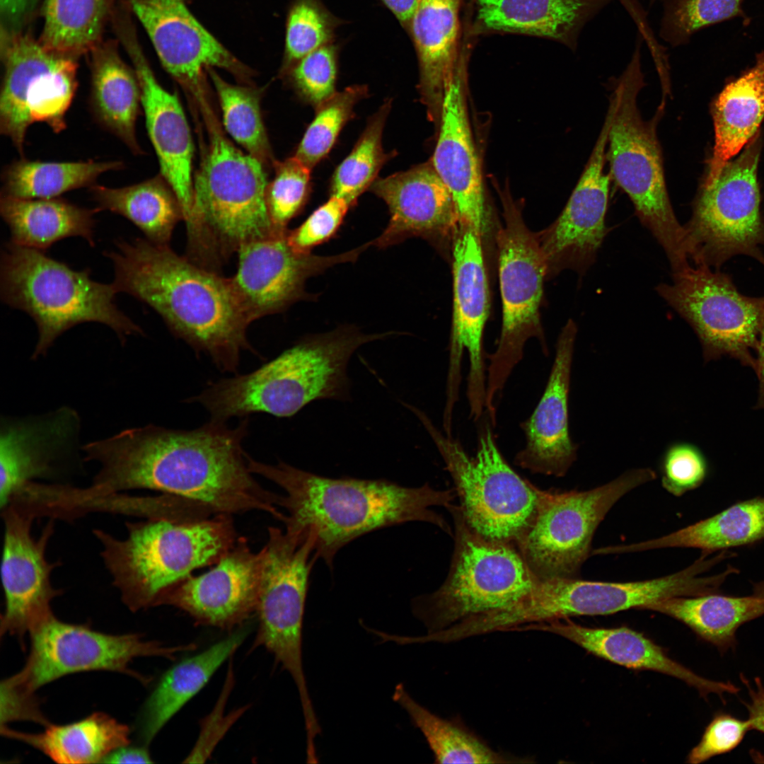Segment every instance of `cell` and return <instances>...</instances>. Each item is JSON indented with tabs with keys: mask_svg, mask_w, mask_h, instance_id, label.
<instances>
[{
	"mask_svg": "<svg viewBox=\"0 0 764 764\" xmlns=\"http://www.w3.org/2000/svg\"><path fill=\"white\" fill-rule=\"evenodd\" d=\"M210 420L192 430L156 425L125 429L82 447L86 461L100 469L88 487L102 497L148 489L199 504L214 514L251 510L282 521V497L252 476L242 443L248 420L229 428Z\"/></svg>",
	"mask_w": 764,
	"mask_h": 764,
	"instance_id": "obj_1",
	"label": "cell"
},
{
	"mask_svg": "<svg viewBox=\"0 0 764 764\" xmlns=\"http://www.w3.org/2000/svg\"><path fill=\"white\" fill-rule=\"evenodd\" d=\"M105 253L112 262V282L146 303L172 332L222 371L236 373L242 351L250 349L249 323L229 278L174 253L168 245L136 238L118 240Z\"/></svg>",
	"mask_w": 764,
	"mask_h": 764,
	"instance_id": "obj_2",
	"label": "cell"
},
{
	"mask_svg": "<svg viewBox=\"0 0 764 764\" xmlns=\"http://www.w3.org/2000/svg\"><path fill=\"white\" fill-rule=\"evenodd\" d=\"M250 471L279 485L285 531L311 532L315 554L330 568L337 552L368 533L410 521L427 522L451 535L445 519L432 508H446L455 489L439 490L426 483L410 487L387 480L330 478L284 462L268 465L248 455Z\"/></svg>",
	"mask_w": 764,
	"mask_h": 764,
	"instance_id": "obj_3",
	"label": "cell"
},
{
	"mask_svg": "<svg viewBox=\"0 0 764 764\" xmlns=\"http://www.w3.org/2000/svg\"><path fill=\"white\" fill-rule=\"evenodd\" d=\"M366 334L352 325L306 337L253 372L210 383L190 402L201 404L211 420L265 412L290 417L319 399L349 397L347 365L364 344L395 335Z\"/></svg>",
	"mask_w": 764,
	"mask_h": 764,
	"instance_id": "obj_4",
	"label": "cell"
},
{
	"mask_svg": "<svg viewBox=\"0 0 764 764\" xmlns=\"http://www.w3.org/2000/svg\"><path fill=\"white\" fill-rule=\"evenodd\" d=\"M119 539L93 531L123 603L132 611L159 606L165 595L195 570L215 565L237 538L231 514L212 518H148L126 523Z\"/></svg>",
	"mask_w": 764,
	"mask_h": 764,
	"instance_id": "obj_5",
	"label": "cell"
},
{
	"mask_svg": "<svg viewBox=\"0 0 764 764\" xmlns=\"http://www.w3.org/2000/svg\"><path fill=\"white\" fill-rule=\"evenodd\" d=\"M199 109L209 146L193 181L194 226L187 237L190 258L207 262L247 242L283 234L269 217L264 164L226 138L208 100Z\"/></svg>",
	"mask_w": 764,
	"mask_h": 764,
	"instance_id": "obj_6",
	"label": "cell"
},
{
	"mask_svg": "<svg viewBox=\"0 0 764 764\" xmlns=\"http://www.w3.org/2000/svg\"><path fill=\"white\" fill-rule=\"evenodd\" d=\"M113 284L93 280L88 270H75L45 251L10 241L1 257V296L12 308L26 312L35 322L38 340L32 354L45 356L55 340L83 323L105 324L122 344L142 329L120 311Z\"/></svg>",
	"mask_w": 764,
	"mask_h": 764,
	"instance_id": "obj_7",
	"label": "cell"
},
{
	"mask_svg": "<svg viewBox=\"0 0 764 764\" xmlns=\"http://www.w3.org/2000/svg\"><path fill=\"white\" fill-rule=\"evenodd\" d=\"M638 45L613 91L615 112L608 133L611 175L632 201L639 221L664 249L673 273L690 265L684 226L671 206L664 177L657 125L663 97L654 117L644 120L637 98L644 86Z\"/></svg>",
	"mask_w": 764,
	"mask_h": 764,
	"instance_id": "obj_8",
	"label": "cell"
},
{
	"mask_svg": "<svg viewBox=\"0 0 764 764\" xmlns=\"http://www.w3.org/2000/svg\"><path fill=\"white\" fill-rule=\"evenodd\" d=\"M454 524L450 569L434 591L411 603L427 633L444 630L467 618L509 606L538 581L511 543L485 538L465 522L460 506L446 507Z\"/></svg>",
	"mask_w": 764,
	"mask_h": 764,
	"instance_id": "obj_9",
	"label": "cell"
},
{
	"mask_svg": "<svg viewBox=\"0 0 764 764\" xmlns=\"http://www.w3.org/2000/svg\"><path fill=\"white\" fill-rule=\"evenodd\" d=\"M435 444L455 485L467 524L488 540L514 544L536 513L540 490L508 464L487 421L479 430L475 456L442 434L424 413L413 408Z\"/></svg>",
	"mask_w": 764,
	"mask_h": 764,
	"instance_id": "obj_10",
	"label": "cell"
},
{
	"mask_svg": "<svg viewBox=\"0 0 764 764\" xmlns=\"http://www.w3.org/2000/svg\"><path fill=\"white\" fill-rule=\"evenodd\" d=\"M504 226L497 233L502 323L495 351L488 356L485 408L496 417L495 399L522 359L528 340H538L548 355L540 308L547 266L537 233L526 226L520 204L502 193Z\"/></svg>",
	"mask_w": 764,
	"mask_h": 764,
	"instance_id": "obj_11",
	"label": "cell"
},
{
	"mask_svg": "<svg viewBox=\"0 0 764 764\" xmlns=\"http://www.w3.org/2000/svg\"><path fill=\"white\" fill-rule=\"evenodd\" d=\"M316 538L308 532L298 535L277 527L268 528L261 550L262 577L256 612L258 628L253 647H262L294 680L304 722L315 724L302 660V628L309 577L318 557Z\"/></svg>",
	"mask_w": 764,
	"mask_h": 764,
	"instance_id": "obj_12",
	"label": "cell"
},
{
	"mask_svg": "<svg viewBox=\"0 0 764 764\" xmlns=\"http://www.w3.org/2000/svg\"><path fill=\"white\" fill-rule=\"evenodd\" d=\"M656 478L652 468H640L588 490H540L536 515L516 544L531 572L539 579L579 577L594 533L611 508Z\"/></svg>",
	"mask_w": 764,
	"mask_h": 764,
	"instance_id": "obj_13",
	"label": "cell"
},
{
	"mask_svg": "<svg viewBox=\"0 0 764 764\" xmlns=\"http://www.w3.org/2000/svg\"><path fill=\"white\" fill-rule=\"evenodd\" d=\"M761 145L758 132L714 181L701 184L684 226L693 265L719 270L739 255L763 262L764 219L757 178Z\"/></svg>",
	"mask_w": 764,
	"mask_h": 764,
	"instance_id": "obj_14",
	"label": "cell"
},
{
	"mask_svg": "<svg viewBox=\"0 0 764 764\" xmlns=\"http://www.w3.org/2000/svg\"><path fill=\"white\" fill-rule=\"evenodd\" d=\"M656 291L692 327L705 362L729 357L755 369L764 296L743 295L729 274L692 264Z\"/></svg>",
	"mask_w": 764,
	"mask_h": 764,
	"instance_id": "obj_15",
	"label": "cell"
},
{
	"mask_svg": "<svg viewBox=\"0 0 764 764\" xmlns=\"http://www.w3.org/2000/svg\"><path fill=\"white\" fill-rule=\"evenodd\" d=\"M0 42V132L23 156L33 123L44 122L55 133L66 128L78 87V59L46 49L26 31Z\"/></svg>",
	"mask_w": 764,
	"mask_h": 764,
	"instance_id": "obj_16",
	"label": "cell"
},
{
	"mask_svg": "<svg viewBox=\"0 0 764 764\" xmlns=\"http://www.w3.org/2000/svg\"><path fill=\"white\" fill-rule=\"evenodd\" d=\"M30 653L23 668L3 682L24 694L34 695L42 685L60 677L88 671L128 673L142 682L146 679L129 668L137 657L161 656L175 659L196 644L168 646L147 640L139 634L112 635L85 625L61 621L53 615L30 633Z\"/></svg>",
	"mask_w": 764,
	"mask_h": 764,
	"instance_id": "obj_17",
	"label": "cell"
},
{
	"mask_svg": "<svg viewBox=\"0 0 764 764\" xmlns=\"http://www.w3.org/2000/svg\"><path fill=\"white\" fill-rule=\"evenodd\" d=\"M482 236L472 227L459 224L453 240V315L443 419L453 421L459 398L461 359L468 353L467 398L470 416L478 421L485 408L486 378L482 337L490 311V294L482 247Z\"/></svg>",
	"mask_w": 764,
	"mask_h": 764,
	"instance_id": "obj_18",
	"label": "cell"
},
{
	"mask_svg": "<svg viewBox=\"0 0 764 764\" xmlns=\"http://www.w3.org/2000/svg\"><path fill=\"white\" fill-rule=\"evenodd\" d=\"M712 566V559L701 555L679 572L644 581L613 582L579 577L540 579L533 590L534 607L539 620L546 623L644 609L670 597L714 594L720 586L719 575L701 576Z\"/></svg>",
	"mask_w": 764,
	"mask_h": 764,
	"instance_id": "obj_19",
	"label": "cell"
},
{
	"mask_svg": "<svg viewBox=\"0 0 764 764\" xmlns=\"http://www.w3.org/2000/svg\"><path fill=\"white\" fill-rule=\"evenodd\" d=\"M287 233L247 242L237 250L238 270L229 279L249 324L306 299L308 278L336 265L355 261L372 245L370 241L333 255L301 253L289 245Z\"/></svg>",
	"mask_w": 764,
	"mask_h": 764,
	"instance_id": "obj_20",
	"label": "cell"
},
{
	"mask_svg": "<svg viewBox=\"0 0 764 764\" xmlns=\"http://www.w3.org/2000/svg\"><path fill=\"white\" fill-rule=\"evenodd\" d=\"M1 510L5 528L1 565L5 610L1 634L22 639L54 615L51 602L62 593L51 583L57 564L49 562L45 554L54 524L50 520L36 538L31 527L37 516L31 509L13 501Z\"/></svg>",
	"mask_w": 764,
	"mask_h": 764,
	"instance_id": "obj_21",
	"label": "cell"
},
{
	"mask_svg": "<svg viewBox=\"0 0 764 764\" xmlns=\"http://www.w3.org/2000/svg\"><path fill=\"white\" fill-rule=\"evenodd\" d=\"M615 109L610 100L601 131L584 171L557 219L536 233L547 278L570 269L584 274L596 260L608 233L606 225L610 176L604 171L608 133Z\"/></svg>",
	"mask_w": 764,
	"mask_h": 764,
	"instance_id": "obj_22",
	"label": "cell"
},
{
	"mask_svg": "<svg viewBox=\"0 0 764 764\" xmlns=\"http://www.w3.org/2000/svg\"><path fill=\"white\" fill-rule=\"evenodd\" d=\"M112 25L137 75L149 137L162 177L178 200L188 233L194 226L193 145L185 112L177 96L166 91L157 81L139 42L131 18L119 17Z\"/></svg>",
	"mask_w": 764,
	"mask_h": 764,
	"instance_id": "obj_23",
	"label": "cell"
},
{
	"mask_svg": "<svg viewBox=\"0 0 764 764\" xmlns=\"http://www.w3.org/2000/svg\"><path fill=\"white\" fill-rule=\"evenodd\" d=\"M120 1L143 25L163 68L193 97L204 90V69L221 68L244 81L251 76L195 18L185 0Z\"/></svg>",
	"mask_w": 764,
	"mask_h": 764,
	"instance_id": "obj_24",
	"label": "cell"
},
{
	"mask_svg": "<svg viewBox=\"0 0 764 764\" xmlns=\"http://www.w3.org/2000/svg\"><path fill=\"white\" fill-rule=\"evenodd\" d=\"M369 190L386 202L390 213L387 226L372 240L373 245L387 248L418 237L441 253L451 249L459 216L431 161L376 178Z\"/></svg>",
	"mask_w": 764,
	"mask_h": 764,
	"instance_id": "obj_25",
	"label": "cell"
},
{
	"mask_svg": "<svg viewBox=\"0 0 764 764\" xmlns=\"http://www.w3.org/2000/svg\"><path fill=\"white\" fill-rule=\"evenodd\" d=\"M262 564L261 550L253 552L240 538L208 572L172 588L161 606L176 607L202 625L226 630L241 625L257 610Z\"/></svg>",
	"mask_w": 764,
	"mask_h": 764,
	"instance_id": "obj_26",
	"label": "cell"
},
{
	"mask_svg": "<svg viewBox=\"0 0 764 764\" xmlns=\"http://www.w3.org/2000/svg\"><path fill=\"white\" fill-rule=\"evenodd\" d=\"M577 327L569 319L558 336L544 393L531 415L521 424L526 445L514 460L533 473L565 476L577 458L569 432V392Z\"/></svg>",
	"mask_w": 764,
	"mask_h": 764,
	"instance_id": "obj_27",
	"label": "cell"
},
{
	"mask_svg": "<svg viewBox=\"0 0 764 764\" xmlns=\"http://www.w3.org/2000/svg\"><path fill=\"white\" fill-rule=\"evenodd\" d=\"M463 62L461 61L443 98L439 134L431 163L448 189L459 224L482 237L487 226L481 168L468 120Z\"/></svg>",
	"mask_w": 764,
	"mask_h": 764,
	"instance_id": "obj_28",
	"label": "cell"
},
{
	"mask_svg": "<svg viewBox=\"0 0 764 764\" xmlns=\"http://www.w3.org/2000/svg\"><path fill=\"white\" fill-rule=\"evenodd\" d=\"M80 419L71 408L22 419L2 418L0 433V504L34 479L51 477L75 451Z\"/></svg>",
	"mask_w": 764,
	"mask_h": 764,
	"instance_id": "obj_29",
	"label": "cell"
},
{
	"mask_svg": "<svg viewBox=\"0 0 764 764\" xmlns=\"http://www.w3.org/2000/svg\"><path fill=\"white\" fill-rule=\"evenodd\" d=\"M517 631H542L562 636L588 652L627 668L649 670L680 679L696 688L702 697L736 694L731 682L716 681L696 674L670 658L663 649L643 634L626 627H589L569 618L524 625Z\"/></svg>",
	"mask_w": 764,
	"mask_h": 764,
	"instance_id": "obj_30",
	"label": "cell"
},
{
	"mask_svg": "<svg viewBox=\"0 0 764 764\" xmlns=\"http://www.w3.org/2000/svg\"><path fill=\"white\" fill-rule=\"evenodd\" d=\"M461 0H419L409 30L419 66V89L431 120L439 124L445 90L458 57Z\"/></svg>",
	"mask_w": 764,
	"mask_h": 764,
	"instance_id": "obj_31",
	"label": "cell"
},
{
	"mask_svg": "<svg viewBox=\"0 0 764 764\" xmlns=\"http://www.w3.org/2000/svg\"><path fill=\"white\" fill-rule=\"evenodd\" d=\"M481 30L546 37L575 48L579 34L610 0H473Z\"/></svg>",
	"mask_w": 764,
	"mask_h": 764,
	"instance_id": "obj_32",
	"label": "cell"
},
{
	"mask_svg": "<svg viewBox=\"0 0 764 764\" xmlns=\"http://www.w3.org/2000/svg\"><path fill=\"white\" fill-rule=\"evenodd\" d=\"M115 40L102 41L88 54L90 108L96 122L134 154H142L136 133L141 105L137 75L122 59Z\"/></svg>",
	"mask_w": 764,
	"mask_h": 764,
	"instance_id": "obj_33",
	"label": "cell"
},
{
	"mask_svg": "<svg viewBox=\"0 0 764 764\" xmlns=\"http://www.w3.org/2000/svg\"><path fill=\"white\" fill-rule=\"evenodd\" d=\"M248 635L241 627L204 651L168 670L146 700L138 722L139 734L149 743L164 725L200 690Z\"/></svg>",
	"mask_w": 764,
	"mask_h": 764,
	"instance_id": "obj_34",
	"label": "cell"
},
{
	"mask_svg": "<svg viewBox=\"0 0 764 764\" xmlns=\"http://www.w3.org/2000/svg\"><path fill=\"white\" fill-rule=\"evenodd\" d=\"M712 114L714 145L703 184L714 181L725 163L758 132L764 118V53L752 68L724 87Z\"/></svg>",
	"mask_w": 764,
	"mask_h": 764,
	"instance_id": "obj_35",
	"label": "cell"
},
{
	"mask_svg": "<svg viewBox=\"0 0 764 764\" xmlns=\"http://www.w3.org/2000/svg\"><path fill=\"white\" fill-rule=\"evenodd\" d=\"M763 539L764 497H758L736 503L666 536L628 545L606 546L603 552L615 555L666 548H691L711 554Z\"/></svg>",
	"mask_w": 764,
	"mask_h": 764,
	"instance_id": "obj_36",
	"label": "cell"
},
{
	"mask_svg": "<svg viewBox=\"0 0 764 764\" xmlns=\"http://www.w3.org/2000/svg\"><path fill=\"white\" fill-rule=\"evenodd\" d=\"M99 211L66 199H19L1 195L0 212L15 244L45 251L54 243L81 236L93 246L94 214Z\"/></svg>",
	"mask_w": 764,
	"mask_h": 764,
	"instance_id": "obj_37",
	"label": "cell"
},
{
	"mask_svg": "<svg viewBox=\"0 0 764 764\" xmlns=\"http://www.w3.org/2000/svg\"><path fill=\"white\" fill-rule=\"evenodd\" d=\"M1 729L5 736L26 743L59 763H101L129 741L128 727L101 712L73 723L47 725L40 733L18 731L6 726Z\"/></svg>",
	"mask_w": 764,
	"mask_h": 764,
	"instance_id": "obj_38",
	"label": "cell"
},
{
	"mask_svg": "<svg viewBox=\"0 0 764 764\" xmlns=\"http://www.w3.org/2000/svg\"><path fill=\"white\" fill-rule=\"evenodd\" d=\"M644 609L672 617L697 635L726 652L736 645V632L743 624L764 615V598L729 596L718 593L675 596L657 601Z\"/></svg>",
	"mask_w": 764,
	"mask_h": 764,
	"instance_id": "obj_39",
	"label": "cell"
},
{
	"mask_svg": "<svg viewBox=\"0 0 764 764\" xmlns=\"http://www.w3.org/2000/svg\"><path fill=\"white\" fill-rule=\"evenodd\" d=\"M89 192L99 210L123 216L156 244L168 245L183 219L178 200L163 177L118 188L95 184Z\"/></svg>",
	"mask_w": 764,
	"mask_h": 764,
	"instance_id": "obj_40",
	"label": "cell"
},
{
	"mask_svg": "<svg viewBox=\"0 0 764 764\" xmlns=\"http://www.w3.org/2000/svg\"><path fill=\"white\" fill-rule=\"evenodd\" d=\"M120 161H42L25 158L2 171L1 195L19 199H50L81 187H90L109 171L120 170Z\"/></svg>",
	"mask_w": 764,
	"mask_h": 764,
	"instance_id": "obj_41",
	"label": "cell"
},
{
	"mask_svg": "<svg viewBox=\"0 0 764 764\" xmlns=\"http://www.w3.org/2000/svg\"><path fill=\"white\" fill-rule=\"evenodd\" d=\"M111 0H45L38 40L46 49L79 59L102 40Z\"/></svg>",
	"mask_w": 764,
	"mask_h": 764,
	"instance_id": "obj_42",
	"label": "cell"
},
{
	"mask_svg": "<svg viewBox=\"0 0 764 764\" xmlns=\"http://www.w3.org/2000/svg\"><path fill=\"white\" fill-rule=\"evenodd\" d=\"M412 724L424 735L437 763H509L510 758L499 753L469 731L431 712L416 702L402 683L393 694Z\"/></svg>",
	"mask_w": 764,
	"mask_h": 764,
	"instance_id": "obj_43",
	"label": "cell"
},
{
	"mask_svg": "<svg viewBox=\"0 0 764 764\" xmlns=\"http://www.w3.org/2000/svg\"><path fill=\"white\" fill-rule=\"evenodd\" d=\"M391 101L384 103L369 119L350 154L335 169L330 184V195L345 199L350 205L370 188L390 158L382 146V135Z\"/></svg>",
	"mask_w": 764,
	"mask_h": 764,
	"instance_id": "obj_44",
	"label": "cell"
},
{
	"mask_svg": "<svg viewBox=\"0 0 764 764\" xmlns=\"http://www.w3.org/2000/svg\"><path fill=\"white\" fill-rule=\"evenodd\" d=\"M207 70L220 102L227 132L264 165L273 162L261 117L258 93L250 88L225 81L212 68Z\"/></svg>",
	"mask_w": 764,
	"mask_h": 764,
	"instance_id": "obj_45",
	"label": "cell"
},
{
	"mask_svg": "<svg viewBox=\"0 0 764 764\" xmlns=\"http://www.w3.org/2000/svg\"><path fill=\"white\" fill-rule=\"evenodd\" d=\"M366 93V86H351L335 92L317 107L315 117L306 129L294 156L311 170L316 166L330 152L342 127L352 117L355 105Z\"/></svg>",
	"mask_w": 764,
	"mask_h": 764,
	"instance_id": "obj_46",
	"label": "cell"
},
{
	"mask_svg": "<svg viewBox=\"0 0 764 764\" xmlns=\"http://www.w3.org/2000/svg\"><path fill=\"white\" fill-rule=\"evenodd\" d=\"M340 23L321 0H294L287 16L282 73L286 74L303 57L332 43Z\"/></svg>",
	"mask_w": 764,
	"mask_h": 764,
	"instance_id": "obj_47",
	"label": "cell"
},
{
	"mask_svg": "<svg viewBox=\"0 0 764 764\" xmlns=\"http://www.w3.org/2000/svg\"><path fill=\"white\" fill-rule=\"evenodd\" d=\"M742 0H664L660 37L672 46L698 30L736 15Z\"/></svg>",
	"mask_w": 764,
	"mask_h": 764,
	"instance_id": "obj_48",
	"label": "cell"
},
{
	"mask_svg": "<svg viewBox=\"0 0 764 764\" xmlns=\"http://www.w3.org/2000/svg\"><path fill=\"white\" fill-rule=\"evenodd\" d=\"M311 169L294 156L275 164V175L266 188L269 217L277 234L286 233L289 222L299 214L309 191Z\"/></svg>",
	"mask_w": 764,
	"mask_h": 764,
	"instance_id": "obj_49",
	"label": "cell"
},
{
	"mask_svg": "<svg viewBox=\"0 0 764 764\" xmlns=\"http://www.w3.org/2000/svg\"><path fill=\"white\" fill-rule=\"evenodd\" d=\"M337 46L325 45L299 60L287 75L299 95L316 108L335 93Z\"/></svg>",
	"mask_w": 764,
	"mask_h": 764,
	"instance_id": "obj_50",
	"label": "cell"
},
{
	"mask_svg": "<svg viewBox=\"0 0 764 764\" xmlns=\"http://www.w3.org/2000/svg\"><path fill=\"white\" fill-rule=\"evenodd\" d=\"M661 472L662 487L670 494L680 497L702 484L707 474V463L697 446L685 442L676 443L665 451Z\"/></svg>",
	"mask_w": 764,
	"mask_h": 764,
	"instance_id": "obj_51",
	"label": "cell"
},
{
	"mask_svg": "<svg viewBox=\"0 0 764 764\" xmlns=\"http://www.w3.org/2000/svg\"><path fill=\"white\" fill-rule=\"evenodd\" d=\"M350 207L345 199L330 195L299 227L288 231L289 245L298 253H311L314 247L334 236Z\"/></svg>",
	"mask_w": 764,
	"mask_h": 764,
	"instance_id": "obj_52",
	"label": "cell"
},
{
	"mask_svg": "<svg viewBox=\"0 0 764 764\" xmlns=\"http://www.w3.org/2000/svg\"><path fill=\"white\" fill-rule=\"evenodd\" d=\"M750 730L748 719L741 720L726 712L715 714L700 742L689 753L687 763H701L733 751Z\"/></svg>",
	"mask_w": 764,
	"mask_h": 764,
	"instance_id": "obj_53",
	"label": "cell"
},
{
	"mask_svg": "<svg viewBox=\"0 0 764 764\" xmlns=\"http://www.w3.org/2000/svg\"><path fill=\"white\" fill-rule=\"evenodd\" d=\"M233 672L229 673L224 690L214 710L203 720L199 736L190 755L184 762H204L207 759L219 741L224 736L232 724L243 713L245 708L224 714V704L233 685Z\"/></svg>",
	"mask_w": 764,
	"mask_h": 764,
	"instance_id": "obj_54",
	"label": "cell"
},
{
	"mask_svg": "<svg viewBox=\"0 0 764 764\" xmlns=\"http://www.w3.org/2000/svg\"><path fill=\"white\" fill-rule=\"evenodd\" d=\"M40 0H0V40L25 31Z\"/></svg>",
	"mask_w": 764,
	"mask_h": 764,
	"instance_id": "obj_55",
	"label": "cell"
},
{
	"mask_svg": "<svg viewBox=\"0 0 764 764\" xmlns=\"http://www.w3.org/2000/svg\"><path fill=\"white\" fill-rule=\"evenodd\" d=\"M1 725L27 719L47 724L35 695H27L1 685Z\"/></svg>",
	"mask_w": 764,
	"mask_h": 764,
	"instance_id": "obj_56",
	"label": "cell"
},
{
	"mask_svg": "<svg viewBox=\"0 0 764 764\" xmlns=\"http://www.w3.org/2000/svg\"><path fill=\"white\" fill-rule=\"evenodd\" d=\"M741 680L748 690L750 701L746 703L748 712V721L751 730L764 734V686L760 678H755V688L741 674Z\"/></svg>",
	"mask_w": 764,
	"mask_h": 764,
	"instance_id": "obj_57",
	"label": "cell"
},
{
	"mask_svg": "<svg viewBox=\"0 0 764 764\" xmlns=\"http://www.w3.org/2000/svg\"><path fill=\"white\" fill-rule=\"evenodd\" d=\"M121 746L108 754L101 763H151L153 760L144 747Z\"/></svg>",
	"mask_w": 764,
	"mask_h": 764,
	"instance_id": "obj_58",
	"label": "cell"
},
{
	"mask_svg": "<svg viewBox=\"0 0 764 764\" xmlns=\"http://www.w3.org/2000/svg\"><path fill=\"white\" fill-rule=\"evenodd\" d=\"M401 25L409 31L419 0H381Z\"/></svg>",
	"mask_w": 764,
	"mask_h": 764,
	"instance_id": "obj_59",
	"label": "cell"
},
{
	"mask_svg": "<svg viewBox=\"0 0 764 764\" xmlns=\"http://www.w3.org/2000/svg\"><path fill=\"white\" fill-rule=\"evenodd\" d=\"M755 372L758 381V396L755 408L764 409V318L756 349Z\"/></svg>",
	"mask_w": 764,
	"mask_h": 764,
	"instance_id": "obj_60",
	"label": "cell"
},
{
	"mask_svg": "<svg viewBox=\"0 0 764 764\" xmlns=\"http://www.w3.org/2000/svg\"><path fill=\"white\" fill-rule=\"evenodd\" d=\"M753 594L761 598H764V581L753 584Z\"/></svg>",
	"mask_w": 764,
	"mask_h": 764,
	"instance_id": "obj_61",
	"label": "cell"
},
{
	"mask_svg": "<svg viewBox=\"0 0 764 764\" xmlns=\"http://www.w3.org/2000/svg\"><path fill=\"white\" fill-rule=\"evenodd\" d=\"M81 495H82V494H81ZM82 497H83V495H82ZM83 498H84V497H83ZM84 499H85V498H84ZM87 500H88V499H87Z\"/></svg>",
	"mask_w": 764,
	"mask_h": 764,
	"instance_id": "obj_62",
	"label": "cell"
},
{
	"mask_svg": "<svg viewBox=\"0 0 764 764\" xmlns=\"http://www.w3.org/2000/svg\"><path fill=\"white\" fill-rule=\"evenodd\" d=\"M664 1V0H663Z\"/></svg>",
	"mask_w": 764,
	"mask_h": 764,
	"instance_id": "obj_63",
	"label": "cell"
}]
</instances>
